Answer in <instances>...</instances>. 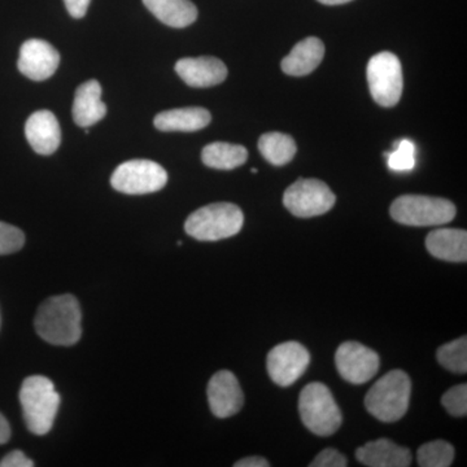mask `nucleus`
<instances>
[{"mask_svg":"<svg viewBox=\"0 0 467 467\" xmlns=\"http://www.w3.org/2000/svg\"><path fill=\"white\" fill-rule=\"evenodd\" d=\"M252 171V173H254V174H257V171H257V169H252V171Z\"/></svg>","mask_w":467,"mask_h":467,"instance_id":"obj_35","label":"nucleus"},{"mask_svg":"<svg viewBox=\"0 0 467 467\" xmlns=\"http://www.w3.org/2000/svg\"><path fill=\"white\" fill-rule=\"evenodd\" d=\"M442 407L453 417H465L467 414V386L465 383L451 387L441 398Z\"/></svg>","mask_w":467,"mask_h":467,"instance_id":"obj_27","label":"nucleus"},{"mask_svg":"<svg viewBox=\"0 0 467 467\" xmlns=\"http://www.w3.org/2000/svg\"><path fill=\"white\" fill-rule=\"evenodd\" d=\"M208 402L217 418H229L241 411L244 404L241 384L232 371L221 370L208 384Z\"/></svg>","mask_w":467,"mask_h":467,"instance_id":"obj_13","label":"nucleus"},{"mask_svg":"<svg viewBox=\"0 0 467 467\" xmlns=\"http://www.w3.org/2000/svg\"><path fill=\"white\" fill-rule=\"evenodd\" d=\"M244 216L232 202H213L193 212L184 223V230L196 241L217 242L232 238L241 232Z\"/></svg>","mask_w":467,"mask_h":467,"instance_id":"obj_4","label":"nucleus"},{"mask_svg":"<svg viewBox=\"0 0 467 467\" xmlns=\"http://www.w3.org/2000/svg\"><path fill=\"white\" fill-rule=\"evenodd\" d=\"M317 2L322 3V5H339L352 2V0H317Z\"/></svg>","mask_w":467,"mask_h":467,"instance_id":"obj_34","label":"nucleus"},{"mask_svg":"<svg viewBox=\"0 0 467 467\" xmlns=\"http://www.w3.org/2000/svg\"><path fill=\"white\" fill-rule=\"evenodd\" d=\"M82 312L73 295H58L42 303L36 312V333L52 346L70 347L82 337Z\"/></svg>","mask_w":467,"mask_h":467,"instance_id":"obj_1","label":"nucleus"},{"mask_svg":"<svg viewBox=\"0 0 467 467\" xmlns=\"http://www.w3.org/2000/svg\"><path fill=\"white\" fill-rule=\"evenodd\" d=\"M259 150L267 162L275 167H284L295 158L297 147L290 135L266 133L261 135Z\"/></svg>","mask_w":467,"mask_h":467,"instance_id":"obj_23","label":"nucleus"},{"mask_svg":"<svg viewBox=\"0 0 467 467\" xmlns=\"http://www.w3.org/2000/svg\"><path fill=\"white\" fill-rule=\"evenodd\" d=\"M324 57V42L316 36H309L295 45L290 54L282 60V70L288 76L310 75L317 69Z\"/></svg>","mask_w":467,"mask_h":467,"instance_id":"obj_19","label":"nucleus"},{"mask_svg":"<svg viewBox=\"0 0 467 467\" xmlns=\"http://www.w3.org/2000/svg\"><path fill=\"white\" fill-rule=\"evenodd\" d=\"M337 198L330 187L315 178H300L285 192L284 204L294 216L310 218L327 213Z\"/></svg>","mask_w":467,"mask_h":467,"instance_id":"obj_9","label":"nucleus"},{"mask_svg":"<svg viewBox=\"0 0 467 467\" xmlns=\"http://www.w3.org/2000/svg\"><path fill=\"white\" fill-rule=\"evenodd\" d=\"M416 146L411 140H401L395 143V150L386 152L384 156L389 162V168L393 171H409L416 165Z\"/></svg>","mask_w":467,"mask_h":467,"instance_id":"obj_26","label":"nucleus"},{"mask_svg":"<svg viewBox=\"0 0 467 467\" xmlns=\"http://www.w3.org/2000/svg\"><path fill=\"white\" fill-rule=\"evenodd\" d=\"M90 2L91 0H64L67 12H69L70 16L75 18L86 16Z\"/></svg>","mask_w":467,"mask_h":467,"instance_id":"obj_31","label":"nucleus"},{"mask_svg":"<svg viewBox=\"0 0 467 467\" xmlns=\"http://www.w3.org/2000/svg\"><path fill=\"white\" fill-rule=\"evenodd\" d=\"M107 115V106L101 100V86L97 79L85 82L77 88L73 103V119L81 128L98 124Z\"/></svg>","mask_w":467,"mask_h":467,"instance_id":"obj_17","label":"nucleus"},{"mask_svg":"<svg viewBox=\"0 0 467 467\" xmlns=\"http://www.w3.org/2000/svg\"><path fill=\"white\" fill-rule=\"evenodd\" d=\"M60 64V54L50 43L29 39L21 46L17 67L24 76L41 82L50 78Z\"/></svg>","mask_w":467,"mask_h":467,"instance_id":"obj_12","label":"nucleus"},{"mask_svg":"<svg viewBox=\"0 0 467 467\" xmlns=\"http://www.w3.org/2000/svg\"><path fill=\"white\" fill-rule=\"evenodd\" d=\"M411 382L405 371H389L370 389L365 398L368 413L382 422H396L407 414L410 402Z\"/></svg>","mask_w":467,"mask_h":467,"instance_id":"obj_3","label":"nucleus"},{"mask_svg":"<svg viewBox=\"0 0 467 467\" xmlns=\"http://www.w3.org/2000/svg\"><path fill=\"white\" fill-rule=\"evenodd\" d=\"M310 355L303 344L285 342L267 355V373L279 387H290L304 376L309 367Z\"/></svg>","mask_w":467,"mask_h":467,"instance_id":"obj_10","label":"nucleus"},{"mask_svg":"<svg viewBox=\"0 0 467 467\" xmlns=\"http://www.w3.org/2000/svg\"><path fill=\"white\" fill-rule=\"evenodd\" d=\"M26 244V235L16 226L0 221V254H11Z\"/></svg>","mask_w":467,"mask_h":467,"instance_id":"obj_28","label":"nucleus"},{"mask_svg":"<svg viewBox=\"0 0 467 467\" xmlns=\"http://www.w3.org/2000/svg\"><path fill=\"white\" fill-rule=\"evenodd\" d=\"M175 72L192 88H212L223 84L227 77L223 61L213 57L181 58L175 64Z\"/></svg>","mask_w":467,"mask_h":467,"instance_id":"obj_14","label":"nucleus"},{"mask_svg":"<svg viewBox=\"0 0 467 467\" xmlns=\"http://www.w3.org/2000/svg\"><path fill=\"white\" fill-rule=\"evenodd\" d=\"M143 5L162 24L177 29L192 26L198 18L192 0H143Z\"/></svg>","mask_w":467,"mask_h":467,"instance_id":"obj_21","label":"nucleus"},{"mask_svg":"<svg viewBox=\"0 0 467 467\" xmlns=\"http://www.w3.org/2000/svg\"><path fill=\"white\" fill-rule=\"evenodd\" d=\"M211 121L212 115L208 109L202 107H186L159 113L153 119V125L160 131L192 133L207 128Z\"/></svg>","mask_w":467,"mask_h":467,"instance_id":"obj_20","label":"nucleus"},{"mask_svg":"<svg viewBox=\"0 0 467 467\" xmlns=\"http://www.w3.org/2000/svg\"><path fill=\"white\" fill-rule=\"evenodd\" d=\"M168 173L158 162L150 160H130L117 167L110 177L116 192L128 195H146L164 189Z\"/></svg>","mask_w":467,"mask_h":467,"instance_id":"obj_7","label":"nucleus"},{"mask_svg":"<svg viewBox=\"0 0 467 467\" xmlns=\"http://www.w3.org/2000/svg\"><path fill=\"white\" fill-rule=\"evenodd\" d=\"M0 322H2V321H0Z\"/></svg>","mask_w":467,"mask_h":467,"instance_id":"obj_36","label":"nucleus"},{"mask_svg":"<svg viewBox=\"0 0 467 467\" xmlns=\"http://www.w3.org/2000/svg\"><path fill=\"white\" fill-rule=\"evenodd\" d=\"M356 459L368 467H408L411 465V453L389 439L368 441L356 451Z\"/></svg>","mask_w":467,"mask_h":467,"instance_id":"obj_16","label":"nucleus"},{"mask_svg":"<svg viewBox=\"0 0 467 467\" xmlns=\"http://www.w3.org/2000/svg\"><path fill=\"white\" fill-rule=\"evenodd\" d=\"M335 364L344 380L364 384L377 376L380 359L376 350L358 342H346L337 348Z\"/></svg>","mask_w":467,"mask_h":467,"instance_id":"obj_11","label":"nucleus"},{"mask_svg":"<svg viewBox=\"0 0 467 467\" xmlns=\"http://www.w3.org/2000/svg\"><path fill=\"white\" fill-rule=\"evenodd\" d=\"M427 251L442 261L466 263L467 233L460 229H439L427 235Z\"/></svg>","mask_w":467,"mask_h":467,"instance_id":"obj_18","label":"nucleus"},{"mask_svg":"<svg viewBox=\"0 0 467 467\" xmlns=\"http://www.w3.org/2000/svg\"><path fill=\"white\" fill-rule=\"evenodd\" d=\"M27 142L38 155L50 156L61 143V129L57 116L50 110H38L27 119Z\"/></svg>","mask_w":467,"mask_h":467,"instance_id":"obj_15","label":"nucleus"},{"mask_svg":"<svg viewBox=\"0 0 467 467\" xmlns=\"http://www.w3.org/2000/svg\"><path fill=\"white\" fill-rule=\"evenodd\" d=\"M235 467H269L270 463L259 456L245 457L234 465Z\"/></svg>","mask_w":467,"mask_h":467,"instance_id":"obj_32","label":"nucleus"},{"mask_svg":"<svg viewBox=\"0 0 467 467\" xmlns=\"http://www.w3.org/2000/svg\"><path fill=\"white\" fill-rule=\"evenodd\" d=\"M348 465L346 457L333 448H326L313 460L310 467H346Z\"/></svg>","mask_w":467,"mask_h":467,"instance_id":"obj_29","label":"nucleus"},{"mask_svg":"<svg viewBox=\"0 0 467 467\" xmlns=\"http://www.w3.org/2000/svg\"><path fill=\"white\" fill-rule=\"evenodd\" d=\"M420 467H450L454 460V448L445 441L426 442L417 451Z\"/></svg>","mask_w":467,"mask_h":467,"instance_id":"obj_24","label":"nucleus"},{"mask_svg":"<svg viewBox=\"0 0 467 467\" xmlns=\"http://www.w3.org/2000/svg\"><path fill=\"white\" fill-rule=\"evenodd\" d=\"M368 82L371 97L379 106L395 107L401 99L402 69L392 52H379L368 63Z\"/></svg>","mask_w":467,"mask_h":467,"instance_id":"obj_8","label":"nucleus"},{"mask_svg":"<svg viewBox=\"0 0 467 467\" xmlns=\"http://www.w3.org/2000/svg\"><path fill=\"white\" fill-rule=\"evenodd\" d=\"M11 438V427L3 414H0V444H5Z\"/></svg>","mask_w":467,"mask_h":467,"instance_id":"obj_33","label":"nucleus"},{"mask_svg":"<svg viewBox=\"0 0 467 467\" xmlns=\"http://www.w3.org/2000/svg\"><path fill=\"white\" fill-rule=\"evenodd\" d=\"M36 463L32 460L27 459L24 451H14L8 453L2 461L0 467H33Z\"/></svg>","mask_w":467,"mask_h":467,"instance_id":"obj_30","label":"nucleus"},{"mask_svg":"<svg viewBox=\"0 0 467 467\" xmlns=\"http://www.w3.org/2000/svg\"><path fill=\"white\" fill-rule=\"evenodd\" d=\"M247 159V149L239 144L214 142L205 146L202 152L204 165L218 171H233L242 167Z\"/></svg>","mask_w":467,"mask_h":467,"instance_id":"obj_22","label":"nucleus"},{"mask_svg":"<svg viewBox=\"0 0 467 467\" xmlns=\"http://www.w3.org/2000/svg\"><path fill=\"white\" fill-rule=\"evenodd\" d=\"M20 402L29 431L39 436L48 434L60 407V395L54 383L43 376L27 377L21 386Z\"/></svg>","mask_w":467,"mask_h":467,"instance_id":"obj_2","label":"nucleus"},{"mask_svg":"<svg viewBox=\"0 0 467 467\" xmlns=\"http://www.w3.org/2000/svg\"><path fill=\"white\" fill-rule=\"evenodd\" d=\"M439 364L448 368L451 373H467V339L466 337H459L453 342L444 344L438 349Z\"/></svg>","mask_w":467,"mask_h":467,"instance_id":"obj_25","label":"nucleus"},{"mask_svg":"<svg viewBox=\"0 0 467 467\" xmlns=\"http://www.w3.org/2000/svg\"><path fill=\"white\" fill-rule=\"evenodd\" d=\"M301 420L309 431L318 436L334 435L342 426V413L333 393L324 383H310L300 393Z\"/></svg>","mask_w":467,"mask_h":467,"instance_id":"obj_5","label":"nucleus"},{"mask_svg":"<svg viewBox=\"0 0 467 467\" xmlns=\"http://www.w3.org/2000/svg\"><path fill=\"white\" fill-rule=\"evenodd\" d=\"M391 216L407 226H439L456 217V207L447 199L425 195H402L392 202Z\"/></svg>","mask_w":467,"mask_h":467,"instance_id":"obj_6","label":"nucleus"}]
</instances>
